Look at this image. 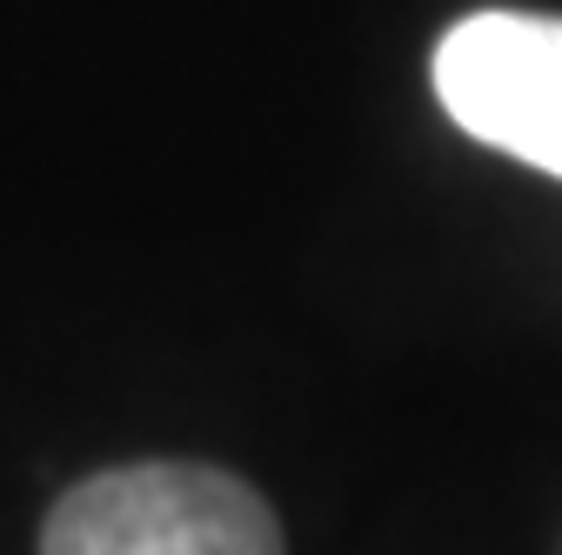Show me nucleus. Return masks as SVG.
<instances>
[{
    "instance_id": "obj_1",
    "label": "nucleus",
    "mask_w": 562,
    "mask_h": 555,
    "mask_svg": "<svg viewBox=\"0 0 562 555\" xmlns=\"http://www.w3.org/2000/svg\"><path fill=\"white\" fill-rule=\"evenodd\" d=\"M41 555H289L274 509L207 462H134L67 489Z\"/></svg>"
},
{
    "instance_id": "obj_2",
    "label": "nucleus",
    "mask_w": 562,
    "mask_h": 555,
    "mask_svg": "<svg viewBox=\"0 0 562 555\" xmlns=\"http://www.w3.org/2000/svg\"><path fill=\"white\" fill-rule=\"evenodd\" d=\"M436 94L462 134L562 174V21L488 8L442 34Z\"/></svg>"
}]
</instances>
